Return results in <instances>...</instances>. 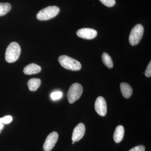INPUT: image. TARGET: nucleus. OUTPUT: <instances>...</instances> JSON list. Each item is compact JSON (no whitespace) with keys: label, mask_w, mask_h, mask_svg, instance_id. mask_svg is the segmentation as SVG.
Listing matches in <instances>:
<instances>
[{"label":"nucleus","mask_w":151,"mask_h":151,"mask_svg":"<svg viewBox=\"0 0 151 151\" xmlns=\"http://www.w3.org/2000/svg\"><path fill=\"white\" fill-rule=\"evenodd\" d=\"M58 61L63 67L68 70L77 71L81 68V63L76 60L65 55L58 58Z\"/></svg>","instance_id":"nucleus-1"},{"label":"nucleus","mask_w":151,"mask_h":151,"mask_svg":"<svg viewBox=\"0 0 151 151\" xmlns=\"http://www.w3.org/2000/svg\"><path fill=\"white\" fill-rule=\"evenodd\" d=\"M41 71V68L40 66L35 63H30L26 66L24 68V73L27 75H32L36 74Z\"/></svg>","instance_id":"nucleus-10"},{"label":"nucleus","mask_w":151,"mask_h":151,"mask_svg":"<svg viewBox=\"0 0 151 151\" xmlns=\"http://www.w3.org/2000/svg\"><path fill=\"white\" fill-rule=\"evenodd\" d=\"M145 146L141 145L136 146L129 151H145Z\"/></svg>","instance_id":"nucleus-19"},{"label":"nucleus","mask_w":151,"mask_h":151,"mask_svg":"<svg viewBox=\"0 0 151 151\" xmlns=\"http://www.w3.org/2000/svg\"><path fill=\"white\" fill-rule=\"evenodd\" d=\"M95 110L100 116H105L107 114V108L106 101L104 97H97L94 105Z\"/></svg>","instance_id":"nucleus-7"},{"label":"nucleus","mask_w":151,"mask_h":151,"mask_svg":"<svg viewBox=\"0 0 151 151\" xmlns=\"http://www.w3.org/2000/svg\"><path fill=\"white\" fill-rule=\"evenodd\" d=\"M102 61L105 66H107L108 68H111L113 67V60L110 56L106 52H104L102 54Z\"/></svg>","instance_id":"nucleus-14"},{"label":"nucleus","mask_w":151,"mask_h":151,"mask_svg":"<svg viewBox=\"0 0 151 151\" xmlns=\"http://www.w3.org/2000/svg\"><path fill=\"white\" fill-rule=\"evenodd\" d=\"M144 28L141 24H138L132 29L131 31L129 41L132 45H136L139 43L144 34Z\"/></svg>","instance_id":"nucleus-5"},{"label":"nucleus","mask_w":151,"mask_h":151,"mask_svg":"<svg viewBox=\"0 0 151 151\" xmlns=\"http://www.w3.org/2000/svg\"><path fill=\"white\" fill-rule=\"evenodd\" d=\"M74 143H75V142H73H73H72V144H73H73H74Z\"/></svg>","instance_id":"nucleus-22"},{"label":"nucleus","mask_w":151,"mask_h":151,"mask_svg":"<svg viewBox=\"0 0 151 151\" xmlns=\"http://www.w3.org/2000/svg\"><path fill=\"white\" fill-rule=\"evenodd\" d=\"M41 81L40 78H32L28 82L29 89L31 91H35L40 86Z\"/></svg>","instance_id":"nucleus-13"},{"label":"nucleus","mask_w":151,"mask_h":151,"mask_svg":"<svg viewBox=\"0 0 151 151\" xmlns=\"http://www.w3.org/2000/svg\"><path fill=\"white\" fill-rule=\"evenodd\" d=\"M12 8L9 3H0V17L5 15L8 13Z\"/></svg>","instance_id":"nucleus-15"},{"label":"nucleus","mask_w":151,"mask_h":151,"mask_svg":"<svg viewBox=\"0 0 151 151\" xmlns=\"http://www.w3.org/2000/svg\"><path fill=\"white\" fill-rule=\"evenodd\" d=\"M59 12L58 7L55 6H49L38 12L36 15L37 19L40 21L47 20L56 16Z\"/></svg>","instance_id":"nucleus-3"},{"label":"nucleus","mask_w":151,"mask_h":151,"mask_svg":"<svg viewBox=\"0 0 151 151\" xmlns=\"http://www.w3.org/2000/svg\"><path fill=\"white\" fill-rule=\"evenodd\" d=\"M63 96V93L61 92H52L51 93L50 97L52 100H58L62 97Z\"/></svg>","instance_id":"nucleus-18"},{"label":"nucleus","mask_w":151,"mask_h":151,"mask_svg":"<svg viewBox=\"0 0 151 151\" xmlns=\"http://www.w3.org/2000/svg\"><path fill=\"white\" fill-rule=\"evenodd\" d=\"M4 124H0V134L1 133L2 131L4 128Z\"/></svg>","instance_id":"nucleus-21"},{"label":"nucleus","mask_w":151,"mask_h":151,"mask_svg":"<svg viewBox=\"0 0 151 151\" xmlns=\"http://www.w3.org/2000/svg\"><path fill=\"white\" fill-rule=\"evenodd\" d=\"M83 92V87L81 84L75 83L70 86L67 92V97L68 102L72 104L81 97Z\"/></svg>","instance_id":"nucleus-4"},{"label":"nucleus","mask_w":151,"mask_h":151,"mask_svg":"<svg viewBox=\"0 0 151 151\" xmlns=\"http://www.w3.org/2000/svg\"><path fill=\"white\" fill-rule=\"evenodd\" d=\"M124 129L123 126H118L116 127L113 135V139L116 143H120L123 140L124 135Z\"/></svg>","instance_id":"nucleus-12"},{"label":"nucleus","mask_w":151,"mask_h":151,"mask_svg":"<svg viewBox=\"0 0 151 151\" xmlns=\"http://www.w3.org/2000/svg\"><path fill=\"white\" fill-rule=\"evenodd\" d=\"M100 2L104 5L109 7H111L116 4V0H100Z\"/></svg>","instance_id":"nucleus-17"},{"label":"nucleus","mask_w":151,"mask_h":151,"mask_svg":"<svg viewBox=\"0 0 151 151\" xmlns=\"http://www.w3.org/2000/svg\"><path fill=\"white\" fill-rule=\"evenodd\" d=\"M58 139V134L56 132L50 133L47 137L43 146L44 150L50 151L53 148Z\"/></svg>","instance_id":"nucleus-6"},{"label":"nucleus","mask_w":151,"mask_h":151,"mask_svg":"<svg viewBox=\"0 0 151 151\" xmlns=\"http://www.w3.org/2000/svg\"><path fill=\"white\" fill-rule=\"evenodd\" d=\"M21 51L20 46L18 43L15 42H11L6 50L5 59L7 62L11 63L17 60Z\"/></svg>","instance_id":"nucleus-2"},{"label":"nucleus","mask_w":151,"mask_h":151,"mask_svg":"<svg viewBox=\"0 0 151 151\" xmlns=\"http://www.w3.org/2000/svg\"><path fill=\"white\" fill-rule=\"evenodd\" d=\"M120 89L123 96L125 98H129L132 96L133 89L128 83L123 82L120 84Z\"/></svg>","instance_id":"nucleus-11"},{"label":"nucleus","mask_w":151,"mask_h":151,"mask_svg":"<svg viewBox=\"0 0 151 151\" xmlns=\"http://www.w3.org/2000/svg\"><path fill=\"white\" fill-rule=\"evenodd\" d=\"M85 133V127L83 123H80L76 126L72 133V140L73 142H77L81 140L84 137Z\"/></svg>","instance_id":"nucleus-9"},{"label":"nucleus","mask_w":151,"mask_h":151,"mask_svg":"<svg viewBox=\"0 0 151 151\" xmlns=\"http://www.w3.org/2000/svg\"><path fill=\"white\" fill-rule=\"evenodd\" d=\"M12 117L11 116H6L0 118V124H10L12 121Z\"/></svg>","instance_id":"nucleus-16"},{"label":"nucleus","mask_w":151,"mask_h":151,"mask_svg":"<svg viewBox=\"0 0 151 151\" xmlns=\"http://www.w3.org/2000/svg\"><path fill=\"white\" fill-rule=\"evenodd\" d=\"M145 75L147 77H150L151 76V62L150 61L147 67L146 68Z\"/></svg>","instance_id":"nucleus-20"},{"label":"nucleus","mask_w":151,"mask_h":151,"mask_svg":"<svg viewBox=\"0 0 151 151\" xmlns=\"http://www.w3.org/2000/svg\"><path fill=\"white\" fill-rule=\"evenodd\" d=\"M97 31L93 29L85 28L78 29L76 35L79 37L85 39L91 40L97 36Z\"/></svg>","instance_id":"nucleus-8"}]
</instances>
